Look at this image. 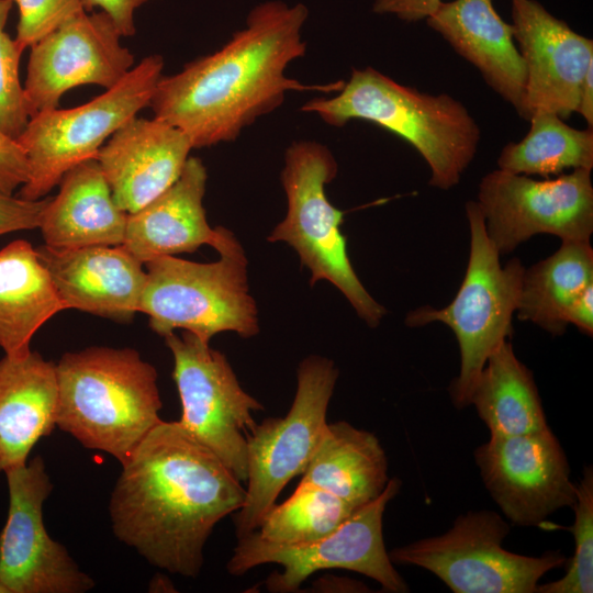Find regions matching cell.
Segmentation results:
<instances>
[{"label": "cell", "mask_w": 593, "mask_h": 593, "mask_svg": "<svg viewBox=\"0 0 593 593\" xmlns=\"http://www.w3.org/2000/svg\"><path fill=\"white\" fill-rule=\"evenodd\" d=\"M337 92L309 100L301 111L334 127L361 120L392 132L426 161L432 187L457 186L475 157L481 130L468 109L447 93L422 92L370 66L354 68Z\"/></svg>", "instance_id": "cell-3"}, {"label": "cell", "mask_w": 593, "mask_h": 593, "mask_svg": "<svg viewBox=\"0 0 593 593\" xmlns=\"http://www.w3.org/2000/svg\"><path fill=\"white\" fill-rule=\"evenodd\" d=\"M244 499L242 481L216 455L161 421L122 463L109 513L115 537L150 564L195 578L213 528Z\"/></svg>", "instance_id": "cell-1"}, {"label": "cell", "mask_w": 593, "mask_h": 593, "mask_svg": "<svg viewBox=\"0 0 593 593\" xmlns=\"http://www.w3.org/2000/svg\"><path fill=\"white\" fill-rule=\"evenodd\" d=\"M512 26L526 71L525 120L536 111L567 120L577 112L593 41L573 31L537 0H512Z\"/></svg>", "instance_id": "cell-17"}, {"label": "cell", "mask_w": 593, "mask_h": 593, "mask_svg": "<svg viewBox=\"0 0 593 593\" xmlns=\"http://www.w3.org/2000/svg\"><path fill=\"white\" fill-rule=\"evenodd\" d=\"M593 284L590 242H562L549 257L525 268L516 316L562 335L567 314L581 293Z\"/></svg>", "instance_id": "cell-27"}, {"label": "cell", "mask_w": 593, "mask_h": 593, "mask_svg": "<svg viewBox=\"0 0 593 593\" xmlns=\"http://www.w3.org/2000/svg\"><path fill=\"white\" fill-rule=\"evenodd\" d=\"M208 174L202 160L189 157L178 179L163 193L127 215L123 246L141 262L215 246L220 226L212 228L203 197Z\"/></svg>", "instance_id": "cell-21"}, {"label": "cell", "mask_w": 593, "mask_h": 593, "mask_svg": "<svg viewBox=\"0 0 593 593\" xmlns=\"http://www.w3.org/2000/svg\"><path fill=\"white\" fill-rule=\"evenodd\" d=\"M192 148L187 135L169 123L134 116L99 149L96 159L116 204L131 214L178 179Z\"/></svg>", "instance_id": "cell-19"}, {"label": "cell", "mask_w": 593, "mask_h": 593, "mask_svg": "<svg viewBox=\"0 0 593 593\" xmlns=\"http://www.w3.org/2000/svg\"><path fill=\"white\" fill-rule=\"evenodd\" d=\"M66 309L130 322L139 313L146 281L144 264L123 245L36 248Z\"/></svg>", "instance_id": "cell-18"}, {"label": "cell", "mask_w": 593, "mask_h": 593, "mask_svg": "<svg viewBox=\"0 0 593 593\" xmlns=\"http://www.w3.org/2000/svg\"><path fill=\"white\" fill-rule=\"evenodd\" d=\"M56 426L121 465L161 419L157 371L132 348L89 347L56 365Z\"/></svg>", "instance_id": "cell-4"}, {"label": "cell", "mask_w": 593, "mask_h": 593, "mask_svg": "<svg viewBox=\"0 0 593 593\" xmlns=\"http://www.w3.org/2000/svg\"><path fill=\"white\" fill-rule=\"evenodd\" d=\"M301 481L361 507L377 499L387 486V456L372 433L345 421L327 423Z\"/></svg>", "instance_id": "cell-25"}, {"label": "cell", "mask_w": 593, "mask_h": 593, "mask_svg": "<svg viewBox=\"0 0 593 593\" xmlns=\"http://www.w3.org/2000/svg\"><path fill=\"white\" fill-rule=\"evenodd\" d=\"M337 377L331 359H303L289 412L266 418L248 433L245 499L234 517L237 538L254 532L287 483L303 473L326 428Z\"/></svg>", "instance_id": "cell-9"}, {"label": "cell", "mask_w": 593, "mask_h": 593, "mask_svg": "<svg viewBox=\"0 0 593 593\" xmlns=\"http://www.w3.org/2000/svg\"><path fill=\"white\" fill-rule=\"evenodd\" d=\"M466 215L470 253L457 294L444 307L419 306L405 318V324L412 327L440 322L454 332L460 350V370L449 394L458 409L470 405L472 390L488 358L513 335L512 318L525 271L516 257L501 265V255L486 234L477 201L466 203Z\"/></svg>", "instance_id": "cell-6"}, {"label": "cell", "mask_w": 593, "mask_h": 593, "mask_svg": "<svg viewBox=\"0 0 593 593\" xmlns=\"http://www.w3.org/2000/svg\"><path fill=\"white\" fill-rule=\"evenodd\" d=\"M51 198L26 200L0 190V236L40 227Z\"/></svg>", "instance_id": "cell-33"}, {"label": "cell", "mask_w": 593, "mask_h": 593, "mask_svg": "<svg viewBox=\"0 0 593 593\" xmlns=\"http://www.w3.org/2000/svg\"><path fill=\"white\" fill-rule=\"evenodd\" d=\"M63 310L31 243L16 239L0 249V346L5 356L30 354L34 334Z\"/></svg>", "instance_id": "cell-24"}, {"label": "cell", "mask_w": 593, "mask_h": 593, "mask_svg": "<svg viewBox=\"0 0 593 593\" xmlns=\"http://www.w3.org/2000/svg\"><path fill=\"white\" fill-rule=\"evenodd\" d=\"M426 22L480 71L494 92L525 118L524 60L512 24L499 15L493 0L443 1Z\"/></svg>", "instance_id": "cell-20"}, {"label": "cell", "mask_w": 593, "mask_h": 593, "mask_svg": "<svg viewBox=\"0 0 593 593\" xmlns=\"http://www.w3.org/2000/svg\"><path fill=\"white\" fill-rule=\"evenodd\" d=\"M511 527L494 511L459 515L444 534L389 551L393 563L434 573L455 593H535L539 580L566 564L560 551L541 556L511 552L503 541Z\"/></svg>", "instance_id": "cell-10"}, {"label": "cell", "mask_w": 593, "mask_h": 593, "mask_svg": "<svg viewBox=\"0 0 593 593\" xmlns=\"http://www.w3.org/2000/svg\"><path fill=\"white\" fill-rule=\"evenodd\" d=\"M530 127L519 142L506 144L497 158L499 169L513 174L547 177L566 169L593 168V127L570 126L552 112L536 111Z\"/></svg>", "instance_id": "cell-28"}, {"label": "cell", "mask_w": 593, "mask_h": 593, "mask_svg": "<svg viewBox=\"0 0 593 593\" xmlns=\"http://www.w3.org/2000/svg\"><path fill=\"white\" fill-rule=\"evenodd\" d=\"M471 404L490 436L524 435L548 427L533 372L516 357L508 339L488 358Z\"/></svg>", "instance_id": "cell-26"}, {"label": "cell", "mask_w": 593, "mask_h": 593, "mask_svg": "<svg viewBox=\"0 0 593 593\" xmlns=\"http://www.w3.org/2000/svg\"><path fill=\"white\" fill-rule=\"evenodd\" d=\"M307 15L302 3L256 5L246 26L222 47L160 78L149 104L154 116L183 132L193 148H203L235 141L279 108L289 91L337 92L344 81L305 85L286 75L306 53Z\"/></svg>", "instance_id": "cell-2"}, {"label": "cell", "mask_w": 593, "mask_h": 593, "mask_svg": "<svg viewBox=\"0 0 593 593\" xmlns=\"http://www.w3.org/2000/svg\"><path fill=\"white\" fill-rule=\"evenodd\" d=\"M13 3V0H0V132L16 141L30 116L19 77L23 51L5 32Z\"/></svg>", "instance_id": "cell-31"}, {"label": "cell", "mask_w": 593, "mask_h": 593, "mask_svg": "<svg viewBox=\"0 0 593 593\" xmlns=\"http://www.w3.org/2000/svg\"><path fill=\"white\" fill-rule=\"evenodd\" d=\"M19 9L18 46L24 51L85 11L82 0H13Z\"/></svg>", "instance_id": "cell-32"}, {"label": "cell", "mask_w": 593, "mask_h": 593, "mask_svg": "<svg viewBox=\"0 0 593 593\" xmlns=\"http://www.w3.org/2000/svg\"><path fill=\"white\" fill-rule=\"evenodd\" d=\"M400 488L398 478L389 479L377 499L359 507L333 533L309 545L275 546L253 533L239 537L226 569L233 575H242L266 563L281 566V572L272 573L266 581L271 592H294L310 575L328 569L361 573L388 592H407L409 586L391 561L382 534L387 504Z\"/></svg>", "instance_id": "cell-11"}, {"label": "cell", "mask_w": 593, "mask_h": 593, "mask_svg": "<svg viewBox=\"0 0 593 593\" xmlns=\"http://www.w3.org/2000/svg\"><path fill=\"white\" fill-rule=\"evenodd\" d=\"M220 259L194 262L163 256L144 264L146 281L139 313L160 336L181 328L205 343L222 332L240 337L256 335L258 312L249 294L247 258L234 234L220 226L213 247Z\"/></svg>", "instance_id": "cell-5"}, {"label": "cell", "mask_w": 593, "mask_h": 593, "mask_svg": "<svg viewBox=\"0 0 593 593\" xmlns=\"http://www.w3.org/2000/svg\"><path fill=\"white\" fill-rule=\"evenodd\" d=\"M29 179V164L20 144L0 132V190L13 194Z\"/></svg>", "instance_id": "cell-34"}, {"label": "cell", "mask_w": 593, "mask_h": 593, "mask_svg": "<svg viewBox=\"0 0 593 593\" xmlns=\"http://www.w3.org/2000/svg\"><path fill=\"white\" fill-rule=\"evenodd\" d=\"M40 230L53 248L122 245L127 213L115 202L96 158L83 160L61 177Z\"/></svg>", "instance_id": "cell-22"}, {"label": "cell", "mask_w": 593, "mask_h": 593, "mask_svg": "<svg viewBox=\"0 0 593 593\" xmlns=\"http://www.w3.org/2000/svg\"><path fill=\"white\" fill-rule=\"evenodd\" d=\"M473 456L485 489L514 525L542 527L548 516L575 502L567 456L549 427L490 436Z\"/></svg>", "instance_id": "cell-15"}, {"label": "cell", "mask_w": 593, "mask_h": 593, "mask_svg": "<svg viewBox=\"0 0 593 593\" xmlns=\"http://www.w3.org/2000/svg\"><path fill=\"white\" fill-rule=\"evenodd\" d=\"M358 508L316 485L300 481L292 495L275 504L251 533L270 545L304 546L333 533Z\"/></svg>", "instance_id": "cell-29"}, {"label": "cell", "mask_w": 593, "mask_h": 593, "mask_svg": "<svg viewBox=\"0 0 593 593\" xmlns=\"http://www.w3.org/2000/svg\"><path fill=\"white\" fill-rule=\"evenodd\" d=\"M477 203L500 255L538 234L555 235L561 242H590L593 233V184L588 169L547 180L496 169L481 179Z\"/></svg>", "instance_id": "cell-13"}, {"label": "cell", "mask_w": 593, "mask_h": 593, "mask_svg": "<svg viewBox=\"0 0 593 593\" xmlns=\"http://www.w3.org/2000/svg\"><path fill=\"white\" fill-rule=\"evenodd\" d=\"M568 324L575 325L582 333L593 334V284H590L574 301L567 314Z\"/></svg>", "instance_id": "cell-37"}, {"label": "cell", "mask_w": 593, "mask_h": 593, "mask_svg": "<svg viewBox=\"0 0 593 593\" xmlns=\"http://www.w3.org/2000/svg\"><path fill=\"white\" fill-rule=\"evenodd\" d=\"M574 522L558 526L574 537V555L566 574L553 582L538 584L537 593H592L593 592V469L586 466L581 480L575 483ZM557 526V525H556Z\"/></svg>", "instance_id": "cell-30"}, {"label": "cell", "mask_w": 593, "mask_h": 593, "mask_svg": "<svg viewBox=\"0 0 593 593\" xmlns=\"http://www.w3.org/2000/svg\"><path fill=\"white\" fill-rule=\"evenodd\" d=\"M9 511L0 533V593H83L94 581L51 538L43 505L53 483L41 456L4 471Z\"/></svg>", "instance_id": "cell-14"}, {"label": "cell", "mask_w": 593, "mask_h": 593, "mask_svg": "<svg viewBox=\"0 0 593 593\" xmlns=\"http://www.w3.org/2000/svg\"><path fill=\"white\" fill-rule=\"evenodd\" d=\"M443 0H374L372 10L377 14H392L404 22L426 20Z\"/></svg>", "instance_id": "cell-36"}, {"label": "cell", "mask_w": 593, "mask_h": 593, "mask_svg": "<svg viewBox=\"0 0 593 593\" xmlns=\"http://www.w3.org/2000/svg\"><path fill=\"white\" fill-rule=\"evenodd\" d=\"M104 12L83 11L31 46L23 85L32 118L56 109L61 96L83 85L105 90L134 67V56Z\"/></svg>", "instance_id": "cell-16"}, {"label": "cell", "mask_w": 593, "mask_h": 593, "mask_svg": "<svg viewBox=\"0 0 593 593\" xmlns=\"http://www.w3.org/2000/svg\"><path fill=\"white\" fill-rule=\"evenodd\" d=\"M337 170L334 155L321 143L296 141L287 148L281 171L287 213L268 240L293 247L311 272V286L320 280L334 284L358 316L376 327L387 311L356 275L340 231L344 213L329 202L325 192Z\"/></svg>", "instance_id": "cell-7"}, {"label": "cell", "mask_w": 593, "mask_h": 593, "mask_svg": "<svg viewBox=\"0 0 593 593\" xmlns=\"http://www.w3.org/2000/svg\"><path fill=\"white\" fill-rule=\"evenodd\" d=\"M56 365L37 351L0 359V473L27 462L56 426Z\"/></svg>", "instance_id": "cell-23"}, {"label": "cell", "mask_w": 593, "mask_h": 593, "mask_svg": "<svg viewBox=\"0 0 593 593\" xmlns=\"http://www.w3.org/2000/svg\"><path fill=\"white\" fill-rule=\"evenodd\" d=\"M174 358L181 402L179 426L210 449L242 482L247 479V435L264 409L239 384L227 358L190 332L164 336Z\"/></svg>", "instance_id": "cell-12"}, {"label": "cell", "mask_w": 593, "mask_h": 593, "mask_svg": "<svg viewBox=\"0 0 593 593\" xmlns=\"http://www.w3.org/2000/svg\"><path fill=\"white\" fill-rule=\"evenodd\" d=\"M593 127V65L586 71L579 93L577 112Z\"/></svg>", "instance_id": "cell-38"}, {"label": "cell", "mask_w": 593, "mask_h": 593, "mask_svg": "<svg viewBox=\"0 0 593 593\" xmlns=\"http://www.w3.org/2000/svg\"><path fill=\"white\" fill-rule=\"evenodd\" d=\"M152 0H82L85 11L100 8L108 14L121 36H131L136 32L134 12L142 4Z\"/></svg>", "instance_id": "cell-35"}, {"label": "cell", "mask_w": 593, "mask_h": 593, "mask_svg": "<svg viewBox=\"0 0 593 593\" xmlns=\"http://www.w3.org/2000/svg\"><path fill=\"white\" fill-rule=\"evenodd\" d=\"M164 58L144 57L115 86L85 104L53 109L30 118L18 137L27 159L29 179L18 197L43 199L70 168L96 158L105 139L149 107L163 77Z\"/></svg>", "instance_id": "cell-8"}]
</instances>
